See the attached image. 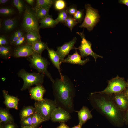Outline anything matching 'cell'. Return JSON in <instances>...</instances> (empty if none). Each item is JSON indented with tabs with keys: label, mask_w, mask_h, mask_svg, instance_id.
<instances>
[{
	"label": "cell",
	"mask_w": 128,
	"mask_h": 128,
	"mask_svg": "<svg viewBox=\"0 0 128 128\" xmlns=\"http://www.w3.org/2000/svg\"><path fill=\"white\" fill-rule=\"evenodd\" d=\"M52 83L54 100L58 107L64 109L69 113L73 112L75 91L70 80L66 76H63L62 78L56 79Z\"/></svg>",
	"instance_id": "obj_1"
},
{
	"label": "cell",
	"mask_w": 128,
	"mask_h": 128,
	"mask_svg": "<svg viewBox=\"0 0 128 128\" xmlns=\"http://www.w3.org/2000/svg\"><path fill=\"white\" fill-rule=\"evenodd\" d=\"M94 101L97 107L109 119L115 123L124 122L122 117L120 111L114 101L109 100L104 97L95 99Z\"/></svg>",
	"instance_id": "obj_2"
},
{
	"label": "cell",
	"mask_w": 128,
	"mask_h": 128,
	"mask_svg": "<svg viewBox=\"0 0 128 128\" xmlns=\"http://www.w3.org/2000/svg\"><path fill=\"white\" fill-rule=\"evenodd\" d=\"M27 60L30 62L32 67L39 73L47 76L52 83L54 82V80L47 70L49 63L46 59L42 57L41 55L34 52L31 56L28 57Z\"/></svg>",
	"instance_id": "obj_3"
},
{
	"label": "cell",
	"mask_w": 128,
	"mask_h": 128,
	"mask_svg": "<svg viewBox=\"0 0 128 128\" xmlns=\"http://www.w3.org/2000/svg\"><path fill=\"white\" fill-rule=\"evenodd\" d=\"M18 76L22 79L23 84L21 90L23 91L35 85L42 84L44 81V75L40 73H29L24 69H21L18 73Z\"/></svg>",
	"instance_id": "obj_4"
},
{
	"label": "cell",
	"mask_w": 128,
	"mask_h": 128,
	"mask_svg": "<svg viewBox=\"0 0 128 128\" xmlns=\"http://www.w3.org/2000/svg\"><path fill=\"white\" fill-rule=\"evenodd\" d=\"M57 107L55 100L47 98L44 99L41 101H37L34 104L35 111L39 113L46 121L50 119L52 112Z\"/></svg>",
	"instance_id": "obj_5"
},
{
	"label": "cell",
	"mask_w": 128,
	"mask_h": 128,
	"mask_svg": "<svg viewBox=\"0 0 128 128\" xmlns=\"http://www.w3.org/2000/svg\"><path fill=\"white\" fill-rule=\"evenodd\" d=\"M86 14L82 23L79 27L86 28L89 31L92 30L99 20L100 16L98 11L93 8L91 5H85Z\"/></svg>",
	"instance_id": "obj_6"
},
{
	"label": "cell",
	"mask_w": 128,
	"mask_h": 128,
	"mask_svg": "<svg viewBox=\"0 0 128 128\" xmlns=\"http://www.w3.org/2000/svg\"><path fill=\"white\" fill-rule=\"evenodd\" d=\"M38 19L36 14L28 8L24 13L22 23L24 30L27 32H32L40 35Z\"/></svg>",
	"instance_id": "obj_7"
},
{
	"label": "cell",
	"mask_w": 128,
	"mask_h": 128,
	"mask_svg": "<svg viewBox=\"0 0 128 128\" xmlns=\"http://www.w3.org/2000/svg\"><path fill=\"white\" fill-rule=\"evenodd\" d=\"M128 87L124 79L117 76L108 82L107 87L104 90L91 93L115 94L123 92Z\"/></svg>",
	"instance_id": "obj_8"
},
{
	"label": "cell",
	"mask_w": 128,
	"mask_h": 128,
	"mask_svg": "<svg viewBox=\"0 0 128 128\" xmlns=\"http://www.w3.org/2000/svg\"><path fill=\"white\" fill-rule=\"evenodd\" d=\"M76 33L80 36L81 39V44L78 49L79 50L80 55L82 58L91 56L94 58L95 62L97 58H103L102 56L97 55L93 51L91 48L92 44L86 39L83 31L82 32H77Z\"/></svg>",
	"instance_id": "obj_9"
},
{
	"label": "cell",
	"mask_w": 128,
	"mask_h": 128,
	"mask_svg": "<svg viewBox=\"0 0 128 128\" xmlns=\"http://www.w3.org/2000/svg\"><path fill=\"white\" fill-rule=\"evenodd\" d=\"M77 40L76 38L75 37L69 42H65L61 46L57 47L56 52L60 58L61 63L71 50L78 49L74 46Z\"/></svg>",
	"instance_id": "obj_10"
},
{
	"label": "cell",
	"mask_w": 128,
	"mask_h": 128,
	"mask_svg": "<svg viewBox=\"0 0 128 128\" xmlns=\"http://www.w3.org/2000/svg\"><path fill=\"white\" fill-rule=\"evenodd\" d=\"M70 113L64 109L59 107L55 108L52 112L50 119L54 122H64L71 118Z\"/></svg>",
	"instance_id": "obj_11"
},
{
	"label": "cell",
	"mask_w": 128,
	"mask_h": 128,
	"mask_svg": "<svg viewBox=\"0 0 128 128\" xmlns=\"http://www.w3.org/2000/svg\"><path fill=\"white\" fill-rule=\"evenodd\" d=\"M34 52L32 45L27 43L16 47L14 50L13 55L16 58L28 57Z\"/></svg>",
	"instance_id": "obj_12"
},
{
	"label": "cell",
	"mask_w": 128,
	"mask_h": 128,
	"mask_svg": "<svg viewBox=\"0 0 128 128\" xmlns=\"http://www.w3.org/2000/svg\"><path fill=\"white\" fill-rule=\"evenodd\" d=\"M113 99L115 104L120 111L126 112L128 110V98L123 92L115 94Z\"/></svg>",
	"instance_id": "obj_13"
},
{
	"label": "cell",
	"mask_w": 128,
	"mask_h": 128,
	"mask_svg": "<svg viewBox=\"0 0 128 128\" xmlns=\"http://www.w3.org/2000/svg\"><path fill=\"white\" fill-rule=\"evenodd\" d=\"M81 56L78 53L76 50L75 52L72 55H69L68 57L64 59L61 62H62L74 64H77L83 65L89 60V58H87L85 59L82 60L81 59Z\"/></svg>",
	"instance_id": "obj_14"
},
{
	"label": "cell",
	"mask_w": 128,
	"mask_h": 128,
	"mask_svg": "<svg viewBox=\"0 0 128 128\" xmlns=\"http://www.w3.org/2000/svg\"><path fill=\"white\" fill-rule=\"evenodd\" d=\"M46 90L42 84L39 85L31 88L29 92L32 99L36 101H41L44 99L43 95Z\"/></svg>",
	"instance_id": "obj_15"
},
{
	"label": "cell",
	"mask_w": 128,
	"mask_h": 128,
	"mask_svg": "<svg viewBox=\"0 0 128 128\" xmlns=\"http://www.w3.org/2000/svg\"><path fill=\"white\" fill-rule=\"evenodd\" d=\"M4 98V103L8 108L18 109V105L19 101L17 97L9 95L5 90L2 91Z\"/></svg>",
	"instance_id": "obj_16"
},
{
	"label": "cell",
	"mask_w": 128,
	"mask_h": 128,
	"mask_svg": "<svg viewBox=\"0 0 128 128\" xmlns=\"http://www.w3.org/2000/svg\"><path fill=\"white\" fill-rule=\"evenodd\" d=\"M48 52L49 57L54 65L58 69L60 75V78H62L63 76L61 72L60 65L61 64L60 58L57 53L52 49L48 47L46 49Z\"/></svg>",
	"instance_id": "obj_17"
},
{
	"label": "cell",
	"mask_w": 128,
	"mask_h": 128,
	"mask_svg": "<svg viewBox=\"0 0 128 128\" xmlns=\"http://www.w3.org/2000/svg\"><path fill=\"white\" fill-rule=\"evenodd\" d=\"M79 123L78 125L82 126L88 120L92 118V116L90 111L87 107L83 106L78 111Z\"/></svg>",
	"instance_id": "obj_18"
},
{
	"label": "cell",
	"mask_w": 128,
	"mask_h": 128,
	"mask_svg": "<svg viewBox=\"0 0 128 128\" xmlns=\"http://www.w3.org/2000/svg\"><path fill=\"white\" fill-rule=\"evenodd\" d=\"M40 28H52L55 27L59 23L56 20L53 19L51 15L49 14L44 18L40 19Z\"/></svg>",
	"instance_id": "obj_19"
},
{
	"label": "cell",
	"mask_w": 128,
	"mask_h": 128,
	"mask_svg": "<svg viewBox=\"0 0 128 128\" xmlns=\"http://www.w3.org/2000/svg\"><path fill=\"white\" fill-rule=\"evenodd\" d=\"M17 21L14 18L7 19L5 20L2 24L3 29L6 32L13 30L16 27Z\"/></svg>",
	"instance_id": "obj_20"
},
{
	"label": "cell",
	"mask_w": 128,
	"mask_h": 128,
	"mask_svg": "<svg viewBox=\"0 0 128 128\" xmlns=\"http://www.w3.org/2000/svg\"><path fill=\"white\" fill-rule=\"evenodd\" d=\"M0 123L5 124L12 123L13 118L9 113L6 110L0 109Z\"/></svg>",
	"instance_id": "obj_21"
},
{
	"label": "cell",
	"mask_w": 128,
	"mask_h": 128,
	"mask_svg": "<svg viewBox=\"0 0 128 128\" xmlns=\"http://www.w3.org/2000/svg\"><path fill=\"white\" fill-rule=\"evenodd\" d=\"M32 47L34 52L41 55L42 51L48 47L47 45L41 41H38L34 43Z\"/></svg>",
	"instance_id": "obj_22"
},
{
	"label": "cell",
	"mask_w": 128,
	"mask_h": 128,
	"mask_svg": "<svg viewBox=\"0 0 128 128\" xmlns=\"http://www.w3.org/2000/svg\"><path fill=\"white\" fill-rule=\"evenodd\" d=\"M40 35L34 32H27L26 35V39L27 44L32 45L35 43L41 41Z\"/></svg>",
	"instance_id": "obj_23"
},
{
	"label": "cell",
	"mask_w": 128,
	"mask_h": 128,
	"mask_svg": "<svg viewBox=\"0 0 128 128\" xmlns=\"http://www.w3.org/2000/svg\"><path fill=\"white\" fill-rule=\"evenodd\" d=\"M35 111V108L32 106H29L25 107L22 110L20 113L21 120L32 115Z\"/></svg>",
	"instance_id": "obj_24"
},
{
	"label": "cell",
	"mask_w": 128,
	"mask_h": 128,
	"mask_svg": "<svg viewBox=\"0 0 128 128\" xmlns=\"http://www.w3.org/2000/svg\"><path fill=\"white\" fill-rule=\"evenodd\" d=\"M45 121L39 113L35 111L32 116V126L33 128H35L41 123Z\"/></svg>",
	"instance_id": "obj_25"
},
{
	"label": "cell",
	"mask_w": 128,
	"mask_h": 128,
	"mask_svg": "<svg viewBox=\"0 0 128 128\" xmlns=\"http://www.w3.org/2000/svg\"><path fill=\"white\" fill-rule=\"evenodd\" d=\"M35 9L36 10L41 7L50 8L54 4L55 0H37Z\"/></svg>",
	"instance_id": "obj_26"
},
{
	"label": "cell",
	"mask_w": 128,
	"mask_h": 128,
	"mask_svg": "<svg viewBox=\"0 0 128 128\" xmlns=\"http://www.w3.org/2000/svg\"><path fill=\"white\" fill-rule=\"evenodd\" d=\"M11 48L5 46H0V54L3 58L7 59L9 58L11 55Z\"/></svg>",
	"instance_id": "obj_27"
},
{
	"label": "cell",
	"mask_w": 128,
	"mask_h": 128,
	"mask_svg": "<svg viewBox=\"0 0 128 128\" xmlns=\"http://www.w3.org/2000/svg\"><path fill=\"white\" fill-rule=\"evenodd\" d=\"M50 8L41 7L36 10V14L37 18L41 19L48 14Z\"/></svg>",
	"instance_id": "obj_28"
},
{
	"label": "cell",
	"mask_w": 128,
	"mask_h": 128,
	"mask_svg": "<svg viewBox=\"0 0 128 128\" xmlns=\"http://www.w3.org/2000/svg\"><path fill=\"white\" fill-rule=\"evenodd\" d=\"M78 23L72 16L69 15L64 24L67 26L71 32L73 28Z\"/></svg>",
	"instance_id": "obj_29"
},
{
	"label": "cell",
	"mask_w": 128,
	"mask_h": 128,
	"mask_svg": "<svg viewBox=\"0 0 128 128\" xmlns=\"http://www.w3.org/2000/svg\"><path fill=\"white\" fill-rule=\"evenodd\" d=\"M69 15L66 9L59 11L57 17L55 19L59 23L64 24Z\"/></svg>",
	"instance_id": "obj_30"
},
{
	"label": "cell",
	"mask_w": 128,
	"mask_h": 128,
	"mask_svg": "<svg viewBox=\"0 0 128 128\" xmlns=\"http://www.w3.org/2000/svg\"><path fill=\"white\" fill-rule=\"evenodd\" d=\"M54 5L55 9L59 11L65 9L67 8L66 3L64 0H55Z\"/></svg>",
	"instance_id": "obj_31"
},
{
	"label": "cell",
	"mask_w": 128,
	"mask_h": 128,
	"mask_svg": "<svg viewBox=\"0 0 128 128\" xmlns=\"http://www.w3.org/2000/svg\"><path fill=\"white\" fill-rule=\"evenodd\" d=\"M84 12L83 10H77L73 16V18L78 23H80L84 18Z\"/></svg>",
	"instance_id": "obj_32"
},
{
	"label": "cell",
	"mask_w": 128,
	"mask_h": 128,
	"mask_svg": "<svg viewBox=\"0 0 128 128\" xmlns=\"http://www.w3.org/2000/svg\"><path fill=\"white\" fill-rule=\"evenodd\" d=\"M13 4L18 10L19 13L21 14L23 12V4L22 0H13Z\"/></svg>",
	"instance_id": "obj_33"
},
{
	"label": "cell",
	"mask_w": 128,
	"mask_h": 128,
	"mask_svg": "<svg viewBox=\"0 0 128 128\" xmlns=\"http://www.w3.org/2000/svg\"><path fill=\"white\" fill-rule=\"evenodd\" d=\"M13 10L8 7H3L0 9V14L5 16H7L12 14L14 13Z\"/></svg>",
	"instance_id": "obj_34"
},
{
	"label": "cell",
	"mask_w": 128,
	"mask_h": 128,
	"mask_svg": "<svg viewBox=\"0 0 128 128\" xmlns=\"http://www.w3.org/2000/svg\"><path fill=\"white\" fill-rule=\"evenodd\" d=\"M32 115L21 120V123L22 126H32Z\"/></svg>",
	"instance_id": "obj_35"
},
{
	"label": "cell",
	"mask_w": 128,
	"mask_h": 128,
	"mask_svg": "<svg viewBox=\"0 0 128 128\" xmlns=\"http://www.w3.org/2000/svg\"><path fill=\"white\" fill-rule=\"evenodd\" d=\"M66 10L69 15L72 16H73L77 11V7L74 5L67 7Z\"/></svg>",
	"instance_id": "obj_36"
},
{
	"label": "cell",
	"mask_w": 128,
	"mask_h": 128,
	"mask_svg": "<svg viewBox=\"0 0 128 128\" xmlns=\"http://www.w3.org/2000/svg\"><path fill=\"white\" fill-rule=\"evenodd\" d=\"M25 37L23 36L20 37L14 43V45L18 46H21L25 42Z\"/></svg>",
	"instance_id": "obj_37"
},
{
	"label": "cell",
	"mask_w": 128,
	"mask_h": 128,
	"mask_svg": "<svg viewBox=\"0 0 128 128\" xmlns=\"http://www.w3.org/2000/svg\"><path fill=\"white\" fill-rule=\"evenodd\" d=\"M8 44V41L6 37L4 36H1L0 37V46H5Z\"/></svg>",
	"instance_id": "obj_38"
},
{
	"label": "cell",
	"mask_w": 128,
	"mask_h": 128,
	"mask_svg": "<svg viewBox=\"0 0 128 128\" xmlns=\"http://www.w3.org/2000/svg\"><path fill=\"white\" fill-rule=\"evenodd\" d=\"M20 37L13 35L10 38V41L11 43L14 44Z\"/></svg>",
	"instance_id": "obj_39"
},
{
	"label": "cell",
	"mask_w": 128,
	"mask_h": 128,
	"mask_svg": "<svg viewBox=\"0 0 128 128\" xmlns=\"http://www.w3.org/2000/svg\"><path fill=\"white\" fill-rule=\"evenodd\" d=\"M13 35L19 37L23 36V33L20 30H18L15 32Z\"/></svg>",
	"instance_id": "obj_40"
},
{
	"label": "cell",
	"mask_w": 128,
	"mask_h": 128,
	"mask_svg": "<svg viewBox=\"0 0 128 128\" xmlns=\"http://www.w3.org/2000/svg\"><path fill=\"white\" fill-rule=\"evenodd\" d=\"M15 125L12 123L5 124L3 128H16Z\"/></svg>",
	"instance_id": "obj_41"
},
{
	"label": "cell",
	"mask_w": 128,
	"mask_h": 128,
	"mask_svg": "<svg viewBox=\"0 0 128 128\" xmlns=\"http://www.w3.org/2000/svg\"><path fill=\"white\" fill-rule=\"evenodd\" d=\"M124 122L128 125V110L126 111L125 115L123 117Z\"/></svg>",
	"instance_id": "obj_42"
},
{
	"label": "cell",
	"mask_w": 128,
	"mask_h": 128,
	"mask_svg": "<svg viewBox=\"0 0 128 128\" xmlns=\"http://www.w3.org/2000/svg\"><path fill=\"white\" fill-rule=\"evenodd\" d=\"M118 2L119 3L124 4L128 7V0H119Z\"/></svg>",
	"instance_id": "obj_43"
},
{
	"label": "cell",
	"mask_w": 128,
	"mask_h": 128,
	"mask_svg": "<svg viewBox=\"0 0 128 128\" xmlns=\"http://www.w3.org/2000/svg\"><path fill=\"white\" fill-rule=\"evenodd\" d=\"M64 123H62L56 128H69Z\"/></svg>",
	"instance_id": "obj_44"
},
{
	"label": "cell",
	"mask_w": 128,
	"mask_h": 128,
	"mask_svg": "<svg viewBox=\"0 0 128 128\" xmlns=\"http://www.w3.org/2000/svg\"><path fill=\"white\" fill-rule=\"evenodd\" d=\"M26 1L31 5H32L34 3V0H26Z\"/></svg>",
	"instance_id": "obj_45"
},
{
	"label": "cell",
	"mask_w": 128,
	"mask_h": 128,
	"mask_svg": "<svg viewBox=\"0 0 128 128\" xmlns=\"http://www.w3.org/2000/svg\"><path fill=\"white\" fill-rule=\"evenodd\" d=\"M124 93L128 98V87L123 91Z\"/></svg>",
	"instance_id": "obj_46"
},
{
	"label": "cell",
	"mask_w": 128,
	"mask_h": 128,
	"mask_svg": "<svg viewBox=\"0 0 128 128\" xmlns=\"http://www.w3.org/2000/svg\"><path fill=\"white\" fill-rule=\"evenodd\" d=\"M9 1L8 0H0V3L1 4H5Z\"/></svg>",
	"instance_id": "obj_47"
},
{
	"label": "cell",
	"mask_w": 128,
	"mask_h": 128,
	"mask_svg": "<svg viewBox=\"0 0 128 128\" xmlns=\"http://www.w3.org/2000/svg\"><path fill=\"white\" fill-rule=\"evenodd\" d=\"M21 128H33L31 126H22Z\"/></svg>",
	"instance_id": "obj_48"
},
{
	"label": "cell",
	"mask_w": 128,
	"mask_h": 128,
	"mask_svg": "<svg viewBox=\"0 0 128 128\" xmlns=\"http://www.w3.org/2000/svg\"><path fill=\"white\" fill-rule=\"evenodd\" d=\"M81 126L78 125L74 126V127H73L72 128H81Z\"/></svg>",
	"instance_id": "obj_49"
},
{
	"label": "cell",
	"mask_w": 128,
	"mask_h": 128,
	"mask_svg": "<svg viewBox=\"0 0 128 128\" xmlns=\"http://www.w3.org/2000/svg\"><path fill=\"white\" fill-rule=\"evenodd\" d=\"M3 127L2 123H0V128H3Z\"/></svg>",
	"instance_id": "obj_50"
},
{
	"label": "cell",
	"mask_w": 128,
	"mask_h": 128,
	"mask_svg": "<svg viewBox=\"0 0 128 128\" xmlns=\"http://www.w3.org/2000/svg\"><path fill=\"white\" fill-rule=\"evenodd\" d=\"M127 82V84L128 86V78L127 80V82Z\"/></svg>",
	"instance_id": "obj_51"
}]
</instances>
